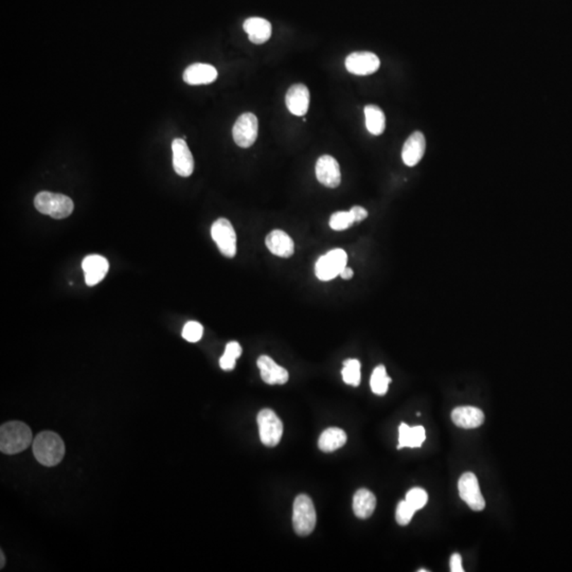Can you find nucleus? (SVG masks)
Instances as JSON below:
<instances>
[{
  "instance_id": "1",
  "label": "nucleus",
  "mask_w": 572,
  "mask_h": 572,
  "mask_svg": "<svg viewBox=\"0 0 572 572\" xmlns=\"http://www.w3.org/2000/svg\"><path fill=\"white\" fill-rule=\"evenodd\" d=\"M34 457L44 466H55L61 463L65 455V444L59 434L53 431H42L36 436L32 444Z\"/></svg>"
},
{
  "instance_id": "2",
  "label": "nucleus",
  "mask_w": 572,
  "mask_h": 572,
  "mask_svg": "<svg viewBox=\"0 0 572 572\" xmlns=\"http://www.w3.org/2000/svg\"><path fill=\"white\" fill-rule=\"evenodd\" d=\"M32 442L31 429L23 422H8L0 428V451L6 455L21 453Z\"/></svg>"
},
{
  "instance_id": "3",
  "label": "nucleus",
  "mask_w": 572,
  "mask_h": 572,
  "mask_svg": "<svg viewBox=\"0 0 572 572\" xmlns=\"http://www.w3.org/2000/svg\"><path fill=\"white\" fill-rule=\"evenodd\" d=\"M34 205L38 212L55 220L68 218L73 212L74 208L73 201L70 197L47 191L36 195Z\"/></svg>"
},
{
  "instance_id": "4",
  "label": "nucleus",
  "mask_w": 572,
  "mask_h": 572,
  "mask_svg": "<svg viewBox=\"0 0 572 572\" xmlns=\"http://www.w3.org/2000/svg\"><path fill=\"white\" fill-rule=\"evenodd\" d=\"M315 506L309 496L305 494L297 496L292 506V525L299 536H307L316 527Z\"/></svg>"
},
{
  "instance_id": "5",
  "label": "nucleus",
  "mask_w": 572,
  "mask_h": 572,
  "mask_svg": "<svg viewBox=\"0 0 572 572\" xmlns=\"http://www.w3.org/2000/svg\"><path fill=\"white\" fill-rule=\"evenodd\" d=\"M256 421L263 444L268 447L277 446L283 434V424L279 417L271 409H263L258 412Z\"/></svg>"
},
{
  "instance_id": "6",
  "label": "nucleus",
  "mask_w": 572,
  "mask_h": 572,
  "mask_svg": "<svg viewBox=\"0 0 572 572\" xmlns=\"http://www.w3.org/2000/svg\"><path fill=\"white\" fill-rule=\"evenodd\" d=\"M347 256L345 250L333 249L318 258L315 265L316 277L321 281H330L347 266Z\"/></svg>"
},
{
  "instance_id": "7",
  "label": "nucleus",
  "mask_w": 572,
  "mask_h": 572,
  "mask_svg": "<svg viewBox=\"0 0 572 572\" xmlns=\"http://www.w3.org/2000/svg\"><path fill=\"white\" fill-rule=\"evenodd\" d=\"M211 237L222 256L234 258L237 254V234L227 218H218L211 227Z\"/></svg>"
},
{
  "instance_id": "8",
  "label": "nucleus",
  "mask_w": 572,
  "mask_h": 572,
  "mask_svg": "<svg viewBox=\"0 0 572 572\" xmlns=\"http://www.w3.org/2000/svg\"><path fill=\"white\" fill-rule=\"evenodd\" d=\"M258 122L256 114L245 112L235 121L232 129L233 140L239 148H250L258 138Z\"/></svg>"
},
{
  "instance_id": "9",
  "label": "nucleus",
  "mask_w": 572,
  "mask_h": 572,
  "mask_svg": "<svg viewBox=\"0 0 572 572\" xmlns=\"http://www.w3.org/2000/svg\"><path fill=\"white\" fill-rule=\"evenodd\" d=\"M458 489L461 499L472 511H482L485 508V500L481 493L476 475L472 472H464L460 477Z\"/></svg>"
},
{
  "instance_id": "10",
  "label": "nucleus",
  "mask_w": 572,
  "mask_h": 572,
  "mask_svg": "<svg viewBox=\"0 0 572 572\" xmlns=\"http://www.w3.org/2000/svg\"><path fill=\"white\" fill-rule=\"evenodd\" d=\"M381 67V61L374 53L358 51L347 55L345 68L350 73L355 76H369L374 73Z\"/></svg>"
},
{
  "instance_id": "11",
  "label": "nucleus",
  "mask_w": 572,
  "mask_h": 572,
  "mask_svg": "<svg viewBox=\"0 0 572 572\" xmlns=\"http://www.w3.org/2000/svg\"><path fill=\"white\" fill-rule=\"evenodd\" d=\"M316 177L328 188H337L340 184L341 173L338 161L330 155H323L316 162Z\"/></svg>"
},
{
  "instance_id": "12",
  "label": "nucleus",
  "mask_w": 572,
  "mask_h": 572,
  "mask_svg": "<svg viewBox=\"0 0 572 572\" xmlns=\"http://www.w3.org/2000/svg\"><path fill=\"white\" fill-rule=\"evenodd\" d=\"M173 167L176 173L182 177H189L194 171V159L186 144V140L176 138L172 142Z\"/></svg>"
},
{
  "instance_id": "13",
  "label": "nucleus",
  "mask_w": 572,
  "mask_h": 572,
  "mask_svg": "<svg viewBox=\"0 0 572 572\" xmlns=\"http://www.w3.org/2000/svg\"><path fill=\"white\" fill-rule=\"evenodd\" d=\"M258 368L260 369L261 377L268 385H284L287 383V370L279 366L273 358L262 355L258 358Z\"/></svg>"
},
{
  "instance_id": "14",
  "label": "nucleus",
  "mask_w": 572,
  "mask_h": 572,
  "mask_svg": "<svg viewBox=\"0 0 572 572\" xmlns=\"http://www.w3.org/2000/svg\"><path fill=\"white\" fill-rule=\"evenodd\" d=\"M82 268L85 273L87 285H97L107 275L109 264L104 256L91 254L83 260Z\"/></svg>"
},
{
  "instance_id": "15",
  "label": "nucleus",
  "mask_w": 572,
  "mask_h": 572,
  "mask_svg": "<svg viewBox=\"0 0 572 572\" xmlns=\"http://www.w3.org/2000/svg\"><path fill=\"white\" fill-rule=\"evenodd\" d=\"M426 140L421 131H415L409 136L402 150V159L405 165L415 167L425 154Z\"/></svg>"
},
{
  "instance_id": "16",
  "label": "nucleus",
  "mask_w": 572,
  "mask_h": 572,
  "mask_svg": "<svg viewBox=\"0 0 572 572\" xmlns=\"http://www.w3.org/2000/svg\"><path fill=\"white\" fill-rule=\"evenodd\" d=\"M286 106L294 116L306 114L309 106V91L304 84H294L290 87L285 97Z\"/></svg>"
},
{
  "instance_id": "17",
  "label": "nucleus",
  "mask_w": 572,
  "mask_h": 572,
  "mask_svg": "<svg viewBox=\"0 0 572 572\" xmlns=\"http://www.w3.org/2000/svg\"><path fill=\"white\" fill-rule=\"evenodd\" d=\"M218 70L209 64H192L184 70V82L189 85H207L211 84L218 78Z\"/></svg>"
},
{
  "instance_id": "18",
  "label": "nucleus",
  "mask_w": 572,
  "mask_h": 572,
  "mask_svg": "<svg viewBox=\"0 0 572 572\" xmlns=\"http://www.w3.org/2000/svg\"><path fill=\"white\" fill-rule=\"evenodd\" d=\"M451 419L458 427L464 429H474L482 425L484 422V415L482 410L472 406H461L453 409L451 412Z\"/></svg>"
},
{
  "instance_id": "19",
  "label": "nucleus",
  "mask_w": 572,
  "mask_h": 572,
  "mask_svg": "<svg viewBox=\"0 0 572 572\" xmlns=\"http://www.w3.org/2000/svg\"><path fill=\"white\" fill-rule=\"evenodd\" d=\"M266 247L269 251L280 258H290L294 254V244L292 237L282 230L271 231L265 239Z\"/></svg>"
},
{
  "instance_id": "20",
  "label": "nucleus",
  "mask_w": 572,
  "mask_h": 572,
  "mask_svg": "<svg viewBox=\"0 0 572 572\" xmlns=\"http://www.w3.org/2000/svg\"><path fill=\"white\" fill-rule=\"evenodd\" d=\"M244 30L249 36V40L254 44H261L266 42L271 36V25L266 19L261 17H251L246 19Z\"/></svg>"
},
{
  "instance_id": "21",
  "label": "nucleus",
  "mask_w": 572,
  "mask_h": 572,
  "mask_svg": "<svg viewBox=\"0 0 572 572\" xmlns=\"http://www.w3.org/2000/svg\"><path fill=\"white\" fill-rule=\"evenodd\" d=\"M375 506L376 498L372 491L366 489H360L356 491L353 498V511L358 518H369L374 512Z\"/></svg>"
},
{
  "instance_id": "22",
  "label": "nucleus",
  "mask_w": 572,
  "mask_h": 572,
  "mask_svg": "<svg viewBox=\"0 0 572 572\" xmlns=\"http://www.w3.org/2000/svg\"><path fill=\"white\" fill-rule=\"evenodd\" d=\"M398 449L403 447H421L426 439L425 429L423 426L409 427L407 424L402 423L398 429Z\"/></svg>"
},
{
  "instance_id": "23",
  "label": "nucleus",
  "mask_w": 572,
  "mask_h": 572,
  "mask_svg": "<svg viewBox=\"0 0 572 572\" xmlns=\"http://www.w3.org/2000/svg\"><path fill=\"white\" fill-rule=\"evenodd\" d=\"M347 443V434L340 428L330 427L324 430L318 440V446L323 453H333Z\"/></svg>"
},
{
  "instance_id": "24",
  "label": "nucleus",
  "mask_w": 572,
  "mask_h": 572,
  "mask_svg": "<svg viewBox=\"0 0 572 572\" xmlns=\"http://www.w3.org/2000/svg\"><path fill=\"white\" fill-rule=\"evenodd\" d=\"M366 127L372 135L379 136L386 127V117L383 110L376 105H367L364 107Z\"/></svg>"
},
{
  "instance_id": "25",
  "label": "nucleus",
  "mask_w": 572,
  "mask_h": 572,
  "mask_svg": "<svg viewBox=\"0 0 572 572\" xmlns=\"http://www.w3.org/2000/svg\"><path fill=\"white\" fill-rule=\"evenodd\" d=\"M390 383H391V379L388 376L385 366L379 364L371 375L370 386L373 393L377 394V395H385Z\"/></svg>"
},
{
  "instance_id": "26",
  "label": "nucleus",
  "mask_w": 572,
  "mask_h": 572,
  "mask_svg": "<svg viewBox=\"0 0 572 572\" xmlns=\"http://www.w3.org/2000/svg\"><path fill=\"white\" fill-rule=\"evenodd\" d=\"M341 375H342L343 381L347 385L357 387L360 383V379H362L359 360L353 359V358L345 360L343 362V369L341 370Z\"/></svg>"
},
{
  "instance_id": "27",
  "label": "nucleus",
  "mask_w": 572,
  "mask_h": 572,
  "mask_svg": "<svg viewBox=\"0 0 572 572\" xmlns=\"http://www.w3.org/2000/svg\"><path fill=\"white\" fill-rule=\"evenodd\" d=\"M355 222L353 214L350 211H338L332 214L330 218V227L333 230L342 231L350 228Z\"/></svg>"
},
{
  "instance_id": "28",
  "label": "nucleus",
  "mask_w": 572,
  "mask_h": 572,
  "mask_svg": "<svg viewBox=\"0 0 572 572\" xmlns=\"http://www.w3.org/2000/svg\"><path fill=\"white\" fill-rule=\"evenodd\" d=\"M406 500L415 511L421 510L428 501V495L425 489L421 487H413L406 494Z\"/></svg>"
},
{
  "instance_id": "29",
  "label": "nucleus",
  "mask_w": 572,
  "mask_h": 572,
  "mask_svg": "<svg viewBox=\"0 0 572 572\" xmlns=\"http://www.w3.org/2000/svg\"><path fill=\"white\" fill-rule=\"evenodd\" d=\"M203 328L199 322L189 321L182 330V337L189 342H197L203 337Z\"/></svg>"
},
{
  "instance_id": "30",
  "label": "nucleus",
  "mask_w": 572,
  "mask_h": 572,
  "mask_svg": "<svg viewBox=\"0 0 572 572\" xmlns=\"http://www.w3.org/2000/svg\"><path fill=\"white\" fill-rule=\"evenodd\" d=\"M415 513V508H413L406 500H402V501L398 504V508H396V521H398V525H407L410 523Z\"/></svg>"
},
{
  "instance_id": "31",
  "label": "nucleus",
  "mask_w": 572,
  "mask_h": 572,
  "mask_svg": "<svg viewBox=\"0 0 572 572\" xmlns=\"http://www.w3.org/2000/svg\"><path fill=\"white\" fill-rule=\"evenodd\" d=\"M225 354L237 359L242 354L241 345H239V343L237 342V341H231V342H229L228 345H226Z\"/></svg>"
},
{
  "instance_id": "32",
  "label": "nucleus",
  "mask_w": 572,
  "mask_h": 572,
  "mask_svg": "<svg viewBox=\"0 0 572 572\" xmlns=\"http://www.w3.org/2000/svg\"><path fill=\"white\" fill-rule=\"evenodd\" d=\"M235 362H237L235 358L231 357V356L224 353V355H222L220 359V368L225 371L233 370V369L235 368Z\"/></svg>"
},
{
  "instance_id": "33",
  "label": "nucleus",
  "mask_w": 572,
  "mask_h": 572,
  "mask_svg": "<svg viewBox=\"0 0 572 572\" xmlns=\"http://www.w3.org/2000/svg\"><path fill=\"white\" fill-rule=\"evenodd\" d=\"M350 212L353 214L355 222H362V220H366L367 216H368L367 210L364 209V208L360 207V205H354V207L351 208Z\"/></svg>"
},
{
  "instance_id": "34",
  "label": "nucleus",
  "mask_w": 572,
  "mask_h": 572,
  "mask_svg": "<svg viewBox=\"0 0 572 572\" xmlns=\"http://www.w3.org/2000/svg\"><path fill=\"white\" fill-rule=\"evenodd\" d=\"M451 572H463L464 569L462 567V557L459 553H453L451 557Z\"/></svg>"
},
{
  "instance_id": "35",
  "label": "nucleus",
  "mask_w": 572,
  "mask_h": 572,
  "mask_svg": "<svg viewBox=\"0 0 572 572\" xmlns=\"http://www.w3.org/2000/svg\"><path fill=\"white\" fill-rule=\"evenodd\" d=\"M354 273L351 268L349 267L345 266V268L341 270L340 277L342 278L343 280H350L352 277H353Z\"/></svg>"
},
{
  "instance_id": "36",
  "label": "nucleus",
  "mask_w": 572,
  "mask_h": 572,
  "mask_svg": "<svg viewBox=\"0 0 572 572\" xmlns=\"http://www.w3.org/2000/svg\"><path fill=\"white\" fill-rule=\"evenodd\" d=\"M4 553L1 552V566H0V567L1 568L4 567Z\"/></svg>"
},
{
  "instance_id": "37",
  "label": "nucleus",
  "mask_w": 572,
  "mask_h": 572,
  "mask_svg": "<svg viewBox=\"0 0 572 572\" xmlns=\"http://www.w3.org/2000/svg\"><path fill=\"white\" fill-rule=\"evenodd\" d=\"M426 571H427V570L425 569L419 570V572H426Z\"/></svg>"
}]
</instances>
